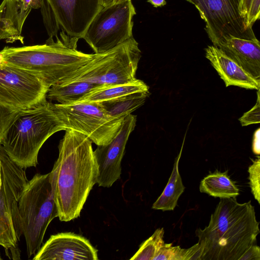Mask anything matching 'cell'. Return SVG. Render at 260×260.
Returning a JSON list of instances; mask_svg holds the SVG:
<instances>
[{
    "mask_svg": "<svg viewBox=\"0 0 260 260\" xmlns=\"http://www.w3.org/2000/svg\"><path fill=\"white\" fill-rule=\"evenodd\" d=\"M58 145V156L50 173L58 217L69 221L80 216L94 185L98 167L91 141L85 135L67 129Z\"/></svg>",
    "mask_w": 260,
    "mask_h": 260,
    "instance_id": "6da1fadb",
    "label": "cell"
},
{
    "mask_svg": "<svg viewBox=\"0 0 260 260\" xmlns=\"http://www.w3.org/2000/svg\"><path fill=\"white\" fill-rule=\"evenodd\" d=\"M259 233L251 201L239 203L236 198L220 199L208 225L196 231L201 260H238L256 243Z\"/></svg>",
    "mask_w": 260,
    "mask_h": 260,
    "instance_id": "7a4b0ae2",
    "label": "cell"
},
{
    "mask_svg": "<svg viewBox=\"0 0 260 260\" xmlns=\"http://www.w3.org/2000/svg\"><path fill=\"white\" fill-rule=\"evenodd\" d=\"M56 41L49 37L42 45L5 47L1 51L5 62L42 80L49 87L58 84L90 60L94 54L77 50L78 38L61 30Z\"/></svg>",
    "mask_w": 260,
    "mask_h": 260,
    "instance_id": "3957f363",
    "label": "cell"
},
{
    "mask_svg": "<svg viewBox=\"0 0 260 260\" xmlns=\"http://www.w3.org/2000/svg\"><path fill=\"white\" fill-rule=\"evenodd\" d=\"M66 130L54 104L46 101L20 110L1 145L9 158L20 168L36 167L39 152L44 143L55 133Z\"/></svg>",
    "mask_w": 260,
    "mask_h": 260,
    "instance_id": "277c9868",
    "label": "cell"
},
{
    "mask_svg": "<svg viewBox=\"0 0 260 260\" xmlns=\"http://www.w3.org/2000/svg\"><path fill=\"white\" fill-rule=\"evenodd\" d=\"M18 210L28 257L40 248L46 230L58 217L50 173H37L28 181L18 202Z\"/></svg>",
    "mask_w": 260,
    "mask_h": 260,
    "instance_id": "5b68a950",
    "label": "cell"
},
{
    "mask_svg": "<svg viewBox=\"0 0 260 260\" xmlns=\"http://www.w3.org/2000/svg\"><path fill=\"white\" fill-rule=\"evenodd\" d=\"M28 181L25 169L13 162L0 145V246L10 259L20 258L18 243L23 232L18 202Z\"/></svg>",
    "mask_w": 260,
    "mask_h": 260,
    "instance_id": "8992f818",
    "label": "cell"
},
{
    "mask_svg": "<svg viewBox=\"0 0 260 260\" xmlns=\"http://www.w3.org/2000/svg\"><path fill=\"white\" fill-rule=\"evenodd\" d=\"M141 50L133 37L93 58L57 84L86 82L102 85L126 83L136 79Z\"/></svg>",
    "mask_w": 260,
    "mask_h": 260,
    "instance_id": "52a82bcc",
    "label": "cell"
},
{
    "mask_svg": "<svg viewBox=\"0 0 260 260\" xmlns=\"http://www.w3.org/2000/svg\"><path fill=\"white\" fill-rule=\"evenodd\" d=\"M54 108L66 129H72L85 135L97 146L110 142L124 119L112 117L98 102L57 103L54 104Z\"/></svg>",
    "mask_w": 260,
    "mask_h": 260,
    "instance_id": "ba28073f",
    "label": "cell"
},
{
    "mask_svg": "<svg viewBox=\"0 0 260 260\" xmlns=\"http://www.w3.org/2000/svg\"><path fill=\"white\" fill-rule=\"evenodd\" d=\"M136 12L131 1L103 7L88 26L82 39L94 53L109 51L133 37Z\"/></svg>",
    "mask_w": 260,
    "mask_h": 260,
    "instance_id": "9c48e42d",
    "label": "cell"
},
{
    "mask_svg": "<svg viewBox=\"0 0 260 260\" xmlns=\"http://www.w3.org/2000/svg\"><path fill=\"white\" fill-rule=\"evenodd\" d=\"M103 8L102 0H41L40 9L49 36L57 35L61 28L79 39Z\"/></svg>",
    "mask_w": 260,
    "mask_h": 260,
    "instance_id": "30bf717a",
    "label": "cell"
},
{
    "mask_svg": "<svg viewBox=\"0 0 260 260\" xmlns=\"http://www.w3.org/2000/svg\"><path fill=\"white\" fill-rule=\"evenodd\" d=\"M195 6L206 23L205 30L218 47L228 39L236 37L256 39L253 30L247 29L239 11L240 0H186Z\"/></svg>",
    "mask_w": 260,
    "mask_h": 260,
    "instance_id": "8fae6325",
    "label": "cell"
},
{
    "mask_svg": "<svg viewBox=\"0 0 260 260\" xmlns=\"http://www.w3.org/2000/svg\"><path fill=\"white\" fill-rule=\"evenodd\" d=\"M49 87L40 78L6 64L0 68V104L20 111L47 101Z\"/></svg>",
    "mask_w": 260,
    "mask_h": 260,
    "instance_id": "7c38bea8",
    "label": "cell"
},
{
    "mask_svg": "<svg viewBox=\"0 0 260 260\" xmlns=\"http://www.w3.org/2000/svg\"><path fill=\"white\" fill-rule=\"evenodd\" d=\"M137 116L129 114L124 118L117 135L108 144L98 146L93 151L98 167L97 184L110 187L120 178L121 163L128 138L136 125Z\"/></svg>",
    "mask_w": 260,
    "mask_h": 260,
    "instance_id": "4fadbf2b",
    "label": "cell"
},
{
    "mask_svg": "<svg viewBox=\"0 0 260 260\" xmlns=\"http://www.w3.org/2000/svg\"><path fill=\"white\" fill-rule=\"evenodd\" d=\"M98 250L86 238L72 232L51 235L34 260H98Z\"/></svg>",
    "mask_w": 260,
    "mask_h": 260,
    "instance_id": "5bb4252c",
    "label": "cell"
},
{
    "mask_svg": "<svg viewBox=\"0 0 260 260\" xmlns=\"http://www.w3.org/2000/svg\"><path fill=\"white\" fill-rule=\"evenodd\" d=\"M205 50L206 57L224 81L226 87L236 86L247 89H259L260 80L254 78L219 48L209 45Z\"/></svg>",
    "mask_w": 260,
    "mask_h": 260,
    "instance_id": "9a60e30c",
    "label": "cell"
},
{
    "mask_svg": "<svg viewBox=\"0 0 260 260\" xmlns=\"http://www.w3.org/2000/svg\"><path fill=\"white\" fill-rule=\"evenodd\" d=\"M218 48L254 78L260 80V43L257 38L246 40L232 37Z\"/></svg>",
    "mask_w": 260,
    "mask_h": 260,
    "instance_id": "2e32d148",
    "label": "cell"
},
{
    "mask_svg": "<svg viewBox=\"0 0 260 260\" xmlns=\"http://www.w3.org/2000/svg\"><path fill=\"white\" fill-rule=\"evenodd\" d=\"M31 10L19 0H3L0 5V40L23 44L22 29Z\"/></svg>",
    "mask_w": 260,
    "mask_h": 260,
    "instance_id": "e0dca14e",
    "label": "cell"
},
{
    "mask_svg": "<svg viewBox=\"0 0 260 260\" xmlns=\"http://www.w3.org/2000/svg\"><path fill=\"white\" fill-rule=\"evenodd\" d=\"M148 91L149 86L142 80L136 79L121 84L99 85L76 103H101L136 92Z\"/></svg>",
    "mask_w": 260,
    "mask_h": 260,
    "instance_id": "ac0fdd59",
    "label": "cell"
},
{
    "mask_svg": "<svg viewBox=\"0 0 260 260\" xmlns=\"http://www.w3.org/2000/svg\"><path fill=\"white\" fill-rule=\"evenodd\" d=\"M199 190L220 199L236 198L239 195V189L228 175V170L224 172L216 171L208 174L201 181Z\"/></svg>",
    "mask_w": 260,
    "mask_h": 260,
    "instance_id": "d6986e66",
    "label": "cell"
},
{
    "mask_svg": "<svg viewBox=\"0 0 260 260\" xmlns=\"http://www.w3.org/2000/svg\"><path fill=\"white\" fill-rule=\"evenodd\" d=\"M183 145L179 154L176 158L172 174L167 185L160 196L153 204L152 208L162 211H172L177 205L178 200L184 191L185 187L179 171V162Z\"/></svg>",
    "mask_w": 260,
    "mask_h": 260,
    "instance_id": "ffe728a7",
    "label": "cell"
},
{
    "mask_svg": "<svg viewBox=\"0 0 260 260\" xmlns=\"http://www.w3.org/2000/svg\"><path fill=\"white\" fill-rule=\"evenodd\" d=\"M99 85L86 82H74L66 84H56L48 89L46 98L58 104L70 105L77 102L82 97Z\"/></svg>",
    "mask_w": 260,
    "mask_h": 260,
    "instance_id": "44dd1931",
    "label": "cell"
},
{
    "mask_svg": "<svg viewBox=\"0 0 260 260\" xmlns=\"http://www.w3.org/2000/svg\"><path fill=\"white\" fill-rule=\"evenodd\" d=\"M150 94L149 91L138 92L100 103L112 117L124 119L142 106Z\"/></svg>",
    "mask_w": 260,
    "mask_h": 260,
    "instance_id": "7402d4cb",
    "label": "cell"
},
{
    "mask_svg": "<svg viewBox=\"0 0 260 260\" xmlns=\"http://www.w3.org/2000/svg\"><path fill=\"white\" fill-rule=\"evenodd\" d=\"M164 229H157L148 239L143 242L131 260H153L164 245Z\"/></svg>",
    "mask_w": 260,
    "mask_h": 260,
    "instance_id": "603a6c76",
    "label": "cell"
},
{
    "mask_svg": "<svg viewBox=\"0 0 260 260\" xmlns=\"http://www.w3.org/2000/svg\"><path fill=\"white\" fill-rule=\"evenodd\" d=\"M239 11L245 28L253 30V24L260 17V0H240Z\"/></svg>",
    "mask_w": 260,
    "mask_h": 260,
    "instance_id": "cb8c5ba5",
    "label": "cell"
},
{
    "mask_svg": "<svg viewBox=\"0 0 260 260\" xmlns=\"http://www.w3.org/2000/svg\"><path fill=\"white\" fill-rule=\"evenodd\" d=\"M248 169L249 185L254 199L260 204V157L258 155Z\"/></svg>",
    "mask_w": 260,
    "mask_h": 260,
    "instance_id": "d4e9b609",
    "label": "cell"
},
{
    "mask_svg": "<svg viewBox=\"0 0 260 260\" xmlns=\"http://www.w3.org/2000/svg\"><path fill=\"white\" fill-rule=\"evenodd\" d=\"M20 111L13 110L0 104V145Z\"/></svg>",
    "mask_w": 260,
    "mask_h": 260,
    "instance_id": "484cf974",
    "label": "cell"
},
{
    "mask_svg": "<svg viewBox=\"0 0 260 260\" xmlns=\"http://www.w3.org/2000/svg\"><path fill=\"white\" fill-rule=\"evenodd\" d=\"M181 250L180 246L165 243L153 260H180Z\"/></svg>",
    "mask_w": 260,
    "mask_h": 260,
    "instance_id": "4316f807",
    "label": "cell"
},
{
    "mask_svg": "<svg viewBox=\"0 0 260 260\" xmlns=\"http://www.w3.org/2000/svg\"><path fill=\"white\" fill-rule=\"evenodd\" d=\"M257 101L255 105L248 111L245 113L239 120L242 126H247L260 122L259 89L257 92Z\"/></svg>",
    "mask_w": 260,
    "mask_h": 260,
    "instance_id": "83f0119b",
    "label": "cell"
},
{
    "mask_svg": "<svg viewBox=\"0 0 260 260\" xmlns=\"http://www.w3.org/2000/svg\"><path fill=\"white\" fill-rule=\"evenodd\" d=\"M201 247L198 243L189 248H181L180 260H201Z\"/></svg>",
    "mask_w": 260,
    "mask_h": 260,
    "instance_id": "f1b7e54d",
    "label": "cell"
},
{
    "mask_svg": "<svg viewBox=\"0 0 260 260\" xmlns=\"http://www.w3.org/2000/svg\"><path fill=\"white\" fill-rule=\"evenodd\" d=\"M238 260H260V248L255 244L251 246Z\"/></svg>",
    "mask_w": 260,
    "mask_h": 260,
    "instance_id": "f546056e",
    "label": "cell"
},
{
    "mask_svg": "<svg viewBox=\"0 0 260 260\" xmlns=\"http://www.w3.org/2000/svg\"><path fill=\"white\" fill-rule=\"evenodd\" d=\"M260 128L255 131L253 135L252 150L254 154L259 155L260 154Z\"/></svg>",
    "mask_w": 260,
    "mask_h": 260,
    "instance_id": "4dcf8cb0",
    "label": "cell"
},
{
    "mask_svg": "<svg viewBox=\"0 0 260 260\" xmlns=\"http://www.w3.org/2000/svg\"><path fill=\"white\" fill-rule=\"evenodd\" d=\"M27 8L32 9L40 8L41 0H19Z\"/></svg>",
    "mask_w": 260,
    "mask_h": 260,
    "instance_id": "1f68e13d",
    "label": "cell"
},
{
    "mask_svg": "<svg viewBox=\"0 0 260 260\" xmlns=\"http://www.w3.org/2000/svg\"><path fill=\"white\" fill-rule=\"evenodd\" d=\"M131 0H102L103 7H107Z\"/></svg>",
    "mask_w": 260,
    "mask_h": 260,
    "instance_id": "d6a6232c",
    "label": "cell"
},
{
    "mask_svg": "<svg viewBox=\"0 0 260 260\" xmlns=\"http://www.w3.org/2000/svg\"><path fill=\"white\" fill-rule=\"evenodd\" d=\"M155 8L164 6L166 5V0H147Z\"/></svg>",
    "mask_w": 260,
    "mask_h": 260,
    "instance_id": "836d02e7",
    "label": "cell"
},
{
    "mask_svg": "<svg viewBox=\"0 0 260 260\" xmlns=\"http://www.w3.org/2000/svg\"><path fill=\"white\" fill-rule=\"evenodd\" d=\"M5 61L3 57L0 53V68H1L4 64Z\"/></svg>",
    "mask_w": 260,
    "mask_h": 260,
    "instance_id": "e575fe53",
    "label": "cell"
}]
</instances>
